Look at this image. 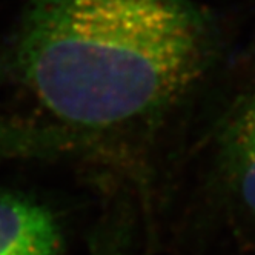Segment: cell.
<instances>
[{"label": "cell", "instance_id": "obj_3", "mask_svg": "<svg viewBox=\"0 0 255 255\" xmlns=\"http://www.w3.org/2000/svg\"><path fill=\"white\" fill-rule=\"evenodd\" d=\"M63 245L62 223L48 205L0 192V255H62Z\"/></svg>", "mask_w": 255, "mask_h": 255}, {"label": "cell", "instance_id": "obj_4", "mask_svg": "<svg viewBox=\"0 0 255 255\" xmlns=\"http://www.w3.org/2000/svg\"><path fill=\"white\" fill-rule=\"evenodd\" d=\"M0 157L83 160V151L74 135L42 119L0 116Z\"/></svg>", "mask_w": 255, "mask_h": 255}, {"label": "cell", "instance_id": "obj_1", "mask_svg": "<svg viewBox=\"0 0 255 255\" xmlns=\"http://www.w3.org/2000/svg\"><path fill=\"white\" fill-rule=\"evenodd\" d=\"M8 59L42 120L149 195L160 143L220 68V40L192 0H25Z\"/></svg>", "mask_w": 255, "mask_h": 255}, {"label": "cell", "instance_id": "obj_2", "mask_svg": "<svg viewBox=\"0 0 255 255\" xmlns=\"http://www.w3.org/2000/svg\"><path fill=\"white\" fill-rule=\"evenodd\" d=\"M151 188V212L178 231L255 240V57L218 68L172 135Z\"/></svg>", "mask_w": 255, "mask_h": 255}]
</instances>
